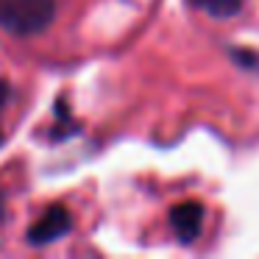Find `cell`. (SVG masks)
Returning a JSON list of instances; mask_svg holds the SVG:
<instances>
[{"label":"cell","mask_w":259,"mask_h":259,"mask_svg":"<svg viewBox=\"0 0 259 259\" xmlns=\"http://www.w3.org/2000/svg\"><path fill=\"white\" fill-rule=\"evenodd\" d=\"M192 9L209 14V17H218V20H229L234 14H240L242 3L245 0H187Z\"/></svg>","instance_id":"cell-4"},{"label":"cell","mask_w":259,"mask_h":259,"mask_svg":"<svg viewBox=\"0 0 259 259\" xmlns=\"http://www.w3.org/2000/svg\"><path fill=\"white\" fill-rule=\"evenodd\" d=\"M203 218H206V209L198 201H181L170 209L167 220L173 234L179 237V242H192L203 229Z\"/></svg>","instance_id":"cell-3"},{"label":"cell","mask_w":259,"mask_h":259,"mask_svg":"<svg viewBox=\"0 0 259 259\" xmlns=\"http://www.w3.org/2000/svg\"><path fill=\"white\" fill-rule=\"evenodd\" d=\"M0 209H3V206H0Z\"/></svg>","instance_id":"cell-8"},{"label":"cell","mask_w":259,"mask_h":259,"mask_svg":"<svg viewBox=\"0 0 259 259\" xmlns=\"http://www.w3.org/2000/svg\"><path fill=\"white\" fill-rule=\"evenodd\" d=\"M0 145H3V131H0Z\"/></svg>","instance_id":"cell-7"},{"label":"cell","mask_w":259,"mask_h":259,"mask_svg":"<svg viewBox=\"0 0 259 259\" xmlns=\"http://www.w3.org/2000/svg\"><path fill=\"white\" fill-rule=\"evenodd\" d=\"M73 229V214L64 206L53 203L42 212V218L28 229V242L31 245H51V242L62 240L67 231Z\"/></svg>","instance_id":"cell-2"},{"label":"cell","mask_w":259,"mask_h":259,"mask_svg":"<svg viewBox=\"0 0 259 259\" xmlns=\"http://www.w3.org/2000/svg\"><path fill=\"white\" fill-rule=\"evenodd\" d=\"M9 98H12V87L6 84V81L0 78V109H6V103H9Z\"/></svg>","instance_id":"cell-6"},{"label":"cell","mask_w":259,"mask_h":259,"mask_svg":"<svg viewBox=\"0 0 259 259\" xmlns=\"http://www.w3.org/2000/svg\"><path fill=\"white\" fill-rule=\"evenodd\" d=\"M231 59L245 64V67H259V53H253V51H240V48H234V51H231Z\"/></svg>","instance_id":"cell-5"},{"label":"cell","mask_w":259,"mask_h":259,"mask_svg":"<svg viewBox=\"0 0 259 259\" xmlns=\"http://www.w3.org/2000/svg\"><path fill=\"white\" fill-rule=\"evenodd\" d=\"M56 0H0V28L12 36L28 39L51 28Z\"/></svg>","instance_id":"cell-1"}]
</instances>
